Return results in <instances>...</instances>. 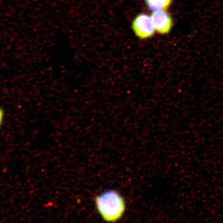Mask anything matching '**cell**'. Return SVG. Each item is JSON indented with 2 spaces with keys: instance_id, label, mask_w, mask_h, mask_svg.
<instances>
[{
  "instance_id": "cell-1",
  "label": "cell",
  "mask_w": 223,
  "mask_h": 223,
  "mask_svg": "<svg viewBox=\"0 0 223 223\" xmlns=\"http://www.w3.org/2000/svg\"><path fill=\"white\" fill-rule=\"evenodd\" d=\"M96 210L103 221L116 223L124 218L127 210V202L117 190L109 189L95 198Z\"/></svg>"
},
{
  "instance_id": "cell-2",
  "label": "cell",
  "mask_w": 223,
  "mask_h": 223,
  "mask_svg": "<svg viewBox=\"0 0 223 223\" xmlns=\"http://www.w3.org/2000/svg\"><path fill=\"white\" fill-rule=\"evenodd\" d=\"M132 27L135 35L141 39L149 38L155 32L151 17L143 13L140 14L135 18Z\"/></svg>"
},
{
  "instance_id": "cell-3",
  "label": "cell",
  "mask_w": 223,
  "mask_h": 223,
  "mask_svg": "<svg viewBox=\"0 0 223 223\" xmlns=\"http://www.w3.org/2000/svg\"><path fill=\"white\" fill-rule=\"evenodd\" d=\"M150 17L155 31L158 33L165 35L172 30L173 19L165 11H153Z\"/></svg>"
},
{
  "instance_id": "cell-4",
  "label": "cell",
  "mask_w": 223,
  "mask_h": 223,
  "mask_svg": "<svg viewBox=\"0 0 223 223\" xmlns=\"http://www.w3.org/2000/svg\"><path fill=\"white\" fill-rule=\"evenodd\" d=\"M173 0H145L146 5L153 11H166Z\"/></svg>"
},
{
  "instance_id": "cell-5",
  "label": "cell",
  "mask_w": 223,
  "mask_h": 223,
  "mask_svg": "<svg viewBox=\"0 0 223 223\" xmlns=\"http://www.w3.org/2000/svg\"><path fill=\"white\" fill-rule=\"evenodd\" d=\"M5 117V112L3 107L0 106V127L3 124Z\"/></svg>"
}]
</instances>
